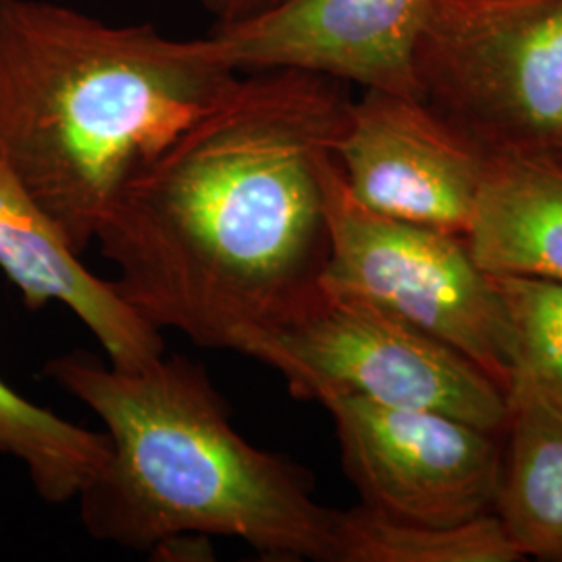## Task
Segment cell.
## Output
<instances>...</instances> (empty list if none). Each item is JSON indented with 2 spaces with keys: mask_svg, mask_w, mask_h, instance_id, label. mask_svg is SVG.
<instances>
[{
  "mask_svg": "<svg viewBox=\"0 0 562 562\" xmlns=\"http://www.w3.org/2000/svg\"><path fill=\"white\" fill-rule=\"evenodd\" d=\"M350 106L344 81L259 71L125 183L97 241L142 319L236 352L317 294L329 252L322 161Z\"/></svg>",
  "mask_w": 562,
  "mask_h": 562,
  "instance_id": "1",
  "label": "cell"
},
{
  "mask_svg": "<svg viewBox=\"0 0 562 562\" xmlns=\"http://www.w3.org/2000/svg\"><path fill=\"white\" fill-rule=\"evenodd\" d=\"M238 80L209 38L0 0V162L81 257L125 183Z\"/></svg>",
  "mask_w": 562,
  "mask_h": 562,
  "instance_id": "2",
  "label": "cell"
},
{
  "mask_svg": "<svg viewBox=\"0 0 562 562\" xmlns=\"http://www.w3.org/2000/svg\"><path fill=\"white\" fill-rule=\"evenodd\" d=\"M44 375L106 427L109 461L81 487L80 517L101 542L159 550L178 538H232L271 561L334 562V508L311 473L241 438L199 362L121 369L83 350Z\"/></svg>",
  "mask_w": 562,
  "mask_h": 562,
  "instance_id": "3",
  "label": "cell"
},
{
  "mask_svg": "<svg viewBox=\"0 0 562 562\" xmlns=\"http://www.w3.org/2000/svg\"><path fill=\"white\" fill-rule=\"evenodd\" d=\"M329 252L322 285L380 306L475 362L504 392L517 341L494 278L464 236L375 213L357 201L336 155L322 161Z\"/></svg>",
  "mask_w": 562,
  "mask_h": 562,
  "instance_id": "4",
  "label": "cell"
},
{
  "mask_svg": "<svg viewBox=\"0 0 562 562\" xmlns=\"http://www.w3.org/2000/svg\"><path fill=\"white\" fill-rule=\"evenodd\" d=\"M236 352L276 369L299 401L359 396L431 408L504 438L506 392L475 362L380 306L323 285L292 319L246 336Z\"/></svg>",
  "mask_w": 562,
  "mask_h": 562,
  "instance_id": "5",
  "label": "cell"
},
{
  "mask_svg": "<svg viewBox=\"0 0 562 562\" xmlns=\"http://www.w3.org/2000/svg\"><path fill=\"white\" fill-rule=\"evenodd\" d=\"M423 101L487 150L562 146V0H431L415 46Z\"/></svg>",
  "mask_w": 562,
  "mask_h": 562,
  "instance_id": "6",
  "label": "cell"
},
{
  "mask_svg": "<svg viewBox=\"0 0 562 562\" xmlns=\"http://www.w3.org/2000/svg\"><path fill=\"white\" fill-rule=\"evenodd\" d=\"M361 504L401 521L459 525L496 513L504 438L431 408L359 396L322 402Z\"/></svg>",
  "mask_w": 562,
  "mask_h": 562,
  "instance_id": "7",
  "label": "cell"
},
{
  "mask_svg": "<svg viewBox=\"0 0 562 562\" xmlns=\"http://www.w3.org/2000/svg\"><path fill=\"white\" fill-rule=\"evenodd\" d=\"M350 194L401 222L467 236L490 150L419 97L364 90L336 144Z\"/></svg>",
  "mask_w": 562,
  "mask_h": 562,
  "instance_id": "8",
  "label": "cell"
},
{
  "mask_svg": "<svg viewBox=\"0 0 562 562\" xmlns=\"http://www.w3.org/2000/svg\"><path fill=\"white\" fill-rule=\"evenodd\" d=\"M431 0H281L206 36L234 71L296 69L419 97L415 46Z\"/></svg>",
  "mask_w": 562,
  "mask_h": 562,
  "instance_id": "9",
  "label": "cell"
},
{
  "mask_svg": "<svg viewBox=\"0 0 562 562\" xmlns=\"http://www.w3.org/2000/svg\"><path fill=\"white\" fill-rule=\"evenodd\" d=\"M0 271L30 311L67 306L99 340L109 362L140 369L165 355L161 331L125 302L113 281L97 278L59 225L0 162Z\"/></svg>",
  "mask_w": 562,
  "mask_h": 562,
  "instance_id": "10",
  "label": "cell"
},
{
  "mask_svg": "<svg viewBox=\"0 0 562 562\" xmlns=\"http://www.w3.org/2000/svg\"><path fill=\"white\" fill-rule=\"evenodd\" d=\"M490 276L562 283V161L540 150H490L467 232Z\"/></svg>",
  "mask_w": 562,
  "mask_h": 562,
  "instance_id": "11",
  "label": "cell"
},
{
  "mask_svg": "<svg viewBox=\"0 0 562 562\" xmlns=\"http://www.w3.org/2000/svg\"><path fill=\"white\" fill-rule=\"evenodd\" d=\"M496 515L522 559L562 562V411L515 375Z\"/></svg>",
  "mask_w": 562,
  "mask_h": 562,
  "instance_id": "12",
  "label": "cell"
},
{
  "mask_svg": "<svg viewBox=\"0 0 562 562\" xmlns=\"http://www.w3.org/2000/svg\"><path fill=\"white\" fill-rule=\"evenodd\" d=\"M519 561L496 513L459 525L401 521L364 504L334 513V562Z\"/></svg>",
  "mask_w": 562,
  "mask_h": 562,
  "instance_id": "13",
  "label": "cell"
},
{
  "mask_svg": "<svg viewBox=\"0 0 562 562\" xmlns=\"http://www.w3.org/2000/svg\"><path fill=\"white\" fill-rule=\"evenodd\" d=\"M0 454L20 462L44 503L67 504L109 461L111 442L0 380Z\"/></svg>",
  "mask_w": 562,
  "mask_h": 562,
  "instance_id": "14",
  "label": "cell"
},
{
  "mask_svg": "<svg viewBox=\"0 0 562 562\" xmlns=\"http://www.w3.org/2000/svg\"><path fill=\"white\" fill-rule=\"evenodd\" d=\"M517 341V373L562 411V283L492 276Z\"/></svg>",
  "mask_w": 562,
  "mask_h": 562,
  "instance_id": "15",
  "label": "cell"
},
{
  "mask_svg": "<svg viewBox=\"0 0 562 562\" xmlns=\"http://www.w3.org/2000/svg\"><path fill=\"white\" fill-rule=\"evenodd\" d=\"M204 9H209L220 23H234L261 15L281 0H199Z\"/></svg>",
  "mask_w": 562,
  "mask_h": 562,
  "instance_id": "16",
  "label": "cell"
},
{
  "mask_svg": "<svg viewBox=\"0 0 562 562\" xmlns=\"http://www.w3.org/2000/svg\"><path fill=\"white\" fill-rule=\"evenodd\" d=\"M559 157H561V161H562V146H561V150H559Z\"/></svg>",
  "mask_w": 562,
  "mask_h": 562,
  "instance_id": "17",
  "label": "cell"
}]
</instances>
